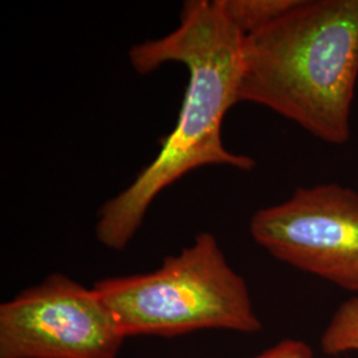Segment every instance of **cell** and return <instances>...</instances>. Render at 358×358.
Segmentation results:
<instances>
[{
    "label": "cell",
    "instance_id": "1",
    "mask_svg": "<svg viewBox=\"0 0 358 358\" xmlns=\"http://www.w3.org/2000/svg\"><path fill=\"white\" fill-rule=\"evenodd\" d=\"M244 38L223 0H187L173 32L130 48L129 60L138 73L180 63L189 80L176 127L161 142L157 157L99 210L96 236L103 247L124 251L154 199L192 170L229 166L250 171L255 167L251 157L231 153L222 141L224 115L239 103Z\"/></svg>",
    "mask_w": 358,
    "mask_h": 358
},
{
    "label": "cell",
    "instance_id": "2",
    "mask_svg": "<svg viewBox=\"0 0 358 358\" xmlns=\"http://www.w3.org/2000/svg\"><path fill=\"white\" fill-rule=\"evenodd\" d=\"M239 103L266 106L344 145L358 80V0H299L244 38Z\"/></svg>",
    "mask_w": 358,
    "mask_h": 358
},
{
    "label": "cell",
    "instance_id": "3",
    "mask_svg": "<svg viewBox=\"0 0 358 358\" xmlns=\"http://www.w3.org/2000/svg\"><path fill=\"white\" fill-rule=\"evenodd\" d=\"M93 288L127 338L206 329L251 334L263 328L247 282L210 232L198 234L192 245L154 271L103 279Z\"/></svg>",
    "mask_w": 358,
    "mask_h": 358
},
{
    "label": "cell",
    "instance_id": "4",
    "mask_svg": "<svg viewBox=\"0 0 358 358\" xmlns=\"http://www.w3.org/2000/svg\"><path fill=\"white\" fill-rule=\"evenodd\" d=\"M125 340L97 291L59 272L0 306V358H117Z\"/></svg>",
    "mask_w": 358,
    "mask_h": 358
},
{
    "label": "cell",
    "instance_id": "5",
    "mask_svg": "<svg viewBox=\"0 0 358 358\" xmlns=\"http://www.w3.org/2000/svg\"><path fill=\"white\" fill-rule=\"evenodd\" d=\"M256 243L294 268L358 292V192L337 183L299 187L256 211Z\"/></svg>",
    "mask_w": 358,
    "mask_h": 358
},
{
    "label": "cell",
    "instance_id": "6",
    "mask_svg": "<svg viewBox=\"0 0 358 358\" xmlns=\"http://www.w3.org/2000/svg\"><path fill=\"white\" fill-rule=\"evenodd\" d=\"M299 0H223L224 10L239 31L251 35L294 8Z\"/></svg>",
    "mask_w": 358,
    "mask_h": 358
},
{
    "label": "cell",
    "instance_id": "7",
    "mask_svg": "<svg viewBox=\"0 0 358 358\" xmlns=\"http://www.w3.org/2000/svg\"><path fill=\"white\" fill-rule=\"evenodd\" d=\"M321 350L328 356L358 352V296L336 309L321 336Z\"/></svg>",
    "mask_w": 358,
    "mask_h": 358
},
{
    "label": "cell",
    "instance_id": "8",
    "mask_svg": "<svg viewBox=\"0 0 358 358\" xmlns=\"http://www.w3.org/2000/svg\"><path fill=\"white\" fill-rule=\"evenodd\" d=\"M251 358H315L313 352L308 344L300 340L287 338L271 346L264 352Z\"/></svg>",
    "mask_w": 358,
    "mask_h": 358
}]
</instances>
